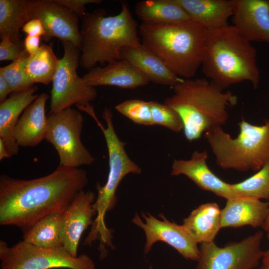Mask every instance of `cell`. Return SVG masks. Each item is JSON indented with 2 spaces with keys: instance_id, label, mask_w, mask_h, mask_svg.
Listing matches in <instances>:
<instances>
[{
  "instance_id": "38",
  "label": "cell",
  "mask_w": 269,
  "mask_h": 269,
  "mask_svg": "<svg viewBox=\"0 0 269 269\" xmlns=\"http://www.w3.org/2000/svg\"><path fill=\"white\" fill-rule=\"evenodd\" d=\"M267 236L269 239V235H268ZM262 262L263 265L269 266V248L266 251L264 252Z\"/></svg>"
},
{
  "instance_id": "15",
  "label": "cell",
  "mask_w": 269,
  "mask_h": 269,
  "mask_svg": "<svg viewBox=\"0 0 269 269\" xmlns=\"http://www.w3.org/2000/svg\"><path fill=\"white\" fill-rule=\"evenodd\" d=\"M232 1L233 26L238 31L250 42L269 43V0Z\"/></svg>"
},
{
  "instance_id": "26",
  "label": "cell",
  "mask_w": 269,
  "mask_h": 269,
  "mask_svg": "<svg viewBox=\"0 0 269 269\" xmlns=\"http://www.w3.org/2000/svg\"><path fill=\"white\" fill-rule=\"evenodd\" d=\"M62 213L50 214L36 222L24 231L23 241L42 248L62 247L61 241Z\"/></svg>"
},
{
  "instance_id": "2",
  "label": "cell",
  "mask_w": 269,
  "mask_h": 269,
  "mask_svg": "<svg viewBox=\"0 0 269 269\" xmlns=\"http://www.w3.org/2000/svg\"><path fill=\"white\" fill-rule=\"evenodd\" d=\"M256 50L233 25L207 30L202 71L206 78L221 89L248 81L256 89L260 74Z\"/></svg>"
},
{
  "instance_id": "14",
  "label": "cell",
  "mask_w": 269,
  "mask_h": 269,
  "mask_svg": "<svg viewBox=\"0 0 269 269\" xmlns=\"http://www.w3.org/2000/svg\"><path fill=\"white\" fill-rule=\"evenodd\" d=\"M96 198L93 191L83 190L62 213V245L74 257L78 256V246L83 232L92 225V219L96 216L93 207Z\"/></svg>"
},
{
  "instance_id": "8",
  "label": "cell",
  "mask_w": 269,
  "mask_h": 269,
  "mask_svg": "<svg viewBox=\"0 0 269 269\" xmlns=\"http://www.w3.org/2000/svg\"><path fill=\"white\" fill-rule=\"evenodd\" d=\"M0 269H95L87 255L72 256L63 247L42 248L21 241L9 247L0 241Z\"/></svg>"
},
{
  "instance_id": "31",
  "label": "cell",
  "mask_w": 269,
  "mask_h": 269,
  "mask_svg": "<svg viewBox=\"0 0 269 269\" xmlns=\"http://www.w3.org/2000/svg\"><path fill=\"white\" fill-rule=\"evenodd\" d=\"M149 104L153 125L163 126L176 133L183 129L180 116L172 108L156 101H149Z\"/></svg>"
},
{
  "instance_id": "20",
  "label": "cell",
  "mask_w": 269,
  "mask_h": 269,
  "mask_svg": "<svg viewBox=\"0 0 269 269\" xmlns=\"http://www.w3.org/2000/svg\"><path fill=\"white\" fill-rule=\"evenodd\" d=\"M38 87L32 86L23 91L14 92L0 104V138L12 156L17 154L19 146L13 135L19 116L38 96Z\"/></svg>"
},
{
  "instance_id": "1",
  "label": "cell",
  "mask_w": 269,
  "mask_h": 269,
  "mask_svg": "<svg viewBox=\"0 0 269 269\" xmlns=\"http://www.w3.org/2000/svg\"><path fill=\"white\" fill-rule=\"evenodd\" d=\"M88 183L80 168L60 165L52 172L30 180L0 176V225L25 231L40 219L62 213Z\"/></svg>"
},
{
  "instance_id": "7",
  "label": "cell",
  "mask_w": 269,
  "mask_h": 269,
  "mask_svg": "<svg viewBox=\"0 0 269 269\" xmlns=\"http://www.w3.org/2000/svg\"><path fill=\"white\" fill-rule=\"evenodd\" d=\"M238 125L240 132L236 138L222 127L208 130L204 137L219 167L242 172L259 171L269 161V119L256 126L242 118Z\"/></svg>"
},
{
  "instance_id": "23",
  "label": "cell",
  "mask_w": 269,
  "mask_h": 269,
  "mask_svg": "<svg viewBox=\"0 0 269 269\" xmlns=\"http://www.w3.org/2000/svg\"><path fill=\"white\" fill-rule=\"evenodd\" d=\"M221 210L215 202L201 204L183 220V226L197 243L214 242L221 227Z\"/></svg>"
},
{
  "instance_id": "19",
  "label": "cell",
  "mask_w": 269,
  "mask_h": 269,
  "mask_svg": "<svg viewBox=\"0 0 269 269\" xmlns=\"http://www.w3.org/2000/svg\"><path fill=\"white\" fill-rule=\"evenodd\" d=\"M49 98L45 93L39 95L19 118L13 131L19 146L34 147L45 138L48 127L45 105Z\"/></svg>"
},
{
  "instance_id": "32",
  "label": "cell",
  "mask_w": 269,
  "mask_h": 269,
  "mask_svg": "<svg viewBox=\"0 0 269 269\" xmlns=\"http://www.w3.org/2000/svg\"><path fill=\"white\" fill-rule=\"evenodd\" d=\"M25 50L23 43H14L6 36L1 38L0 43V60L14 61Z\"/></svg>"
},
{
  "instance_id": "40",
  "label": "cell",
  "mask_w": 269,
  "mask_h": 269,
  "mask_svg": "<svg viewBox=\"0 0 269 269\" xmlns=\"http://www.w3.org/2000/svg\"><path fill=\"white\" fill-rule=\"evenodd\" d=\"M259 269H269V266L263 265Z\"/></svg>"
},
{
  "instance_id": "39",
  "label": "cell",
  "mask_w": 269,
  "mask_h": 269,
  "mask_svg": "<svg viewBox=\"0 0 269 269\" xmlns=\"http://www.w3.org/2000/svg\"><path fill=\"white\" fill-rule=\"evenodd\" d=\"M262 228L267 233L268 235H269V212L268 217Z\"/></svg>"
},
{
  "instance_id": "18",
  "label": "cell",
  "mask_w": 269,
  "mask_h": 269,
  "mask_svg": "<svg viewBox=\"0 0 269 269\" xmlns=\"http://www.w3.org/2000/svg\"><path fill=\"white\" fill-rule=\"evenodd\" d=\"M269 212V203L238 195L227 199L221 210V227L238 228L246 225L262 227Z\"/></svg>"
},
{
  "instance_id": "33",
  "label": "cell",
  "mask_w": 269,
  "mask_h": 269,
  "mask_svg": "<svg viewBox=\"0 0 269 269\" xmlns=\"http://www.w3.org/2000/svg\"><path fill=\"white\" fill-rule=\"evenodd\" d=\"M72 12L77 14L80 18L86 12L85 6L88 4H98L101 0H55Z\"/></svg>"
},
{
  "instance_id": "6",
  "label": "cell",
  "mask_w": 269,
  "mask_h": 269,
  "mask_svg": "<svg viewBox=\"0 0 269 269\" xmlns=\"http://www.w3.org/2000/svg\"><path fill=\"white\" fill-rule=\"evenodd\" d=\"M89 115L95 121L104 136L108 151L109 171L105 184L101 186L97 183L96 185L98 194L93 207L96 216L84 243L91 245L99 239V249L104 250L106 247L113 246L111 231L106 225L105 217L107 212L115 206L117 188L125 176L130 173L140 174L141 169L129 157L125 149L126 143L117 135L113 124L111 110L105 108L102 113V117L106 122V128L97 118L94 111Z\"/></svg>"
},
{
  "instance_id": "25",
  "label": "cell",
  "mask_w": 269,
  "mask_h": 269,
  "mask_svg": "<svg viewBox=\"0 0 269 269\" xmlns=\"http://www.w3.org/2000/svg\"><path fill=\"white\" fill-rule=\"evenodd\" d=\"M33 0H0V37H8L14 43H22L19 31L31 19Z\"/></svg>"
},
{
  "instance_id": "37",
  "label": "cell",
  "mask_w": 269,
  "mask_h": 269,
  "mask_svg": "<svg viewBox=\"0 0 269 269\" xmlns=\"http://www.w3.org/2000/svg\"><path fill=\"white\" fill-rule=\"evenodd\" d=\"M11 156L7 150L4 141L1 138H0V160L1 161L4 158H8Z\"/></svg>"
},
{
  "instance_id": "29",
  "label": "cell",
  "mask_w": 269,
  "mask_h": 269,
  "mask_svg": "<svg viewBox=\"0 0 269 269\" xmlns=\"http://www.w3.org/2000/svg\"><path fill=\"white\" fill-rule=\"evenodd\" d=\"M29 54L24 50L10 64L0 68V74L8 83L12 92H17L33 86L25 71V63Z\"/></svg>"
},
{
  "instance_id": "22",
  "label": "cell",
  "mask_w": 269,
  "mask_h": 269,
  "mask_svg": "<svg viewBox=\"0 0 269 269\" xmlns=\"http://www.w3.org/2000/svg\"><path fill=\"white\" fill-rule=\"evenodd\" d=\"M192 20L207 30L228 25L232 16V0H175Z\"/></svg>"
},
{
  "instance_id": "35",
  "label": "cell",
  "mask_w": 269,
  "mask_h": 269,
  "mask_svg": "<svg viewBox=\"0 0 269 269\" xmlns=\"http://www.w3.org/2000/svg\"><path fill=\"white\" fill-rule=\"evenodd\" d=\"M40 37L28 35L25 37L23 46L25 50L29 55L35 53L40 48Z\"/></svg>"
},
{
  "instance_id": "28",
  "label": "cell",
  "mask_w": 269,
  "mask_h": 269,
  "mask_svg": "<svg viewBox=\"0 0 269 269\" xmlns=\"http://www.w3.org/2000/svg\"><path fill=\"white\" fill-rule=\"evenodd\" d=\"M230 186L238 195L269 200V161L251 177Z\"/></svg>"
},
{
  "instance_id": "13",
  "label": "cell",
  "mask_w": 269,
  "mask_h": 269,
  "mask_svg": "<svg viewBox=\"0 0 269 269\" xmlns=\"http://www.w3.org/2000/svg\"><path fill=\"white\" fill-rule=\"evenodd\" d=\"M31 19H39L47 38L55 37L69 41L79 48L81 43L79 17L55 0H34Z\"/></svg>"
},
{
  "instance_id": "16",
  "label": "cell",
  "mask_w": 269,
  "mask_h": 269,
  "mask_svg": "<svg viewBox=\"0 0 269 269\" xmlns=\"http://www.w3.org/2000/svg\"><path fill=\"white\" fill-rule=\"evenodd\" d=\"M208 155L206 150L195 151L189 160L174 159L171 175H184L201 189L226 200L238 196L232 191L230 184L222 180L209 169L206 163Z\"/></svg>"
},
{
  "instance_id": "34",
  "label": "cell",
  "mask_w": 269,
  "mask_h": 269,
  "mask_svg": "<svg viewBox=\"0 0 269 269\" xmlns=\"http://www.w3.org/2000/svg\"><path fill=\"white\" fill-rule=\"evenodd\" d=\"M21 31L28 35L44 36L45 30L41 21L33 18L27 21L22 27Z\"/></svg>"
},
{
  "instance_id": "21",
  "label": "cell",
  "mask_w": 269,
  "mask_h": 269,
  "mask_svg": "<svg viewBox=\"0 0 269 269\" xmlns=\"http://www.w3.org/2000/svg\"><path fill=\"white\" fill-rule=\"evenodd\" d=\"M122 59L137 69L150 82L173 87L183 79L175 75L159 57L141 44L123 48Z\"/></svg>"
},
{
  "instance_id": "5",
  "label": "cell",
  "mask_w": 269,
  "mask_h": 269,
  "mask_svg": "<svg viewBox=\"0 0 269 269\" xmlns=\"http://www.w3.org/2000/svg\"><path fill=\"white\" fill-rule=\"evenodd\" d=\"M207 29L193 20L141 22V45L159 57L177 76L192 78L201 65Z\"/></svg>"
},
{
  "instance_id": "24",
  "label": "cell",
  "mask_w": 269,
  "mask_h": 269,
  "mask_svg": "<svg viewBox=\"0 0 269 269\" xmlns=\"http://www.w3.org/2000/svg\"><path fill=\"white\" fill-rule=\"evenodd\" d=\"M135 13L142 22L169 23L192 20L175 0H145L135 5Z\"/></svg>"
},
{
  "instance_id": "27",
  "label": "cell",
  "mask_w": 269,
  "mask_h": 269,
  "mask_svg": "<svg viewBox=\"0 0 269 269\" xmlns=\"http://www.w3.org/2000/svg\"><path fill=\"white\" fill-rule=\"evenodd\" d=\"M59 60L52 46L42 44L37 52L27 58L26 73L33 84L47 85L53 79Z\"/></svg>"
},
{
  "instance_id": "4",
  "label": "cell",
  "mask_w": 269,
  "mask_h": 269,
  "mask_svg": "<svg viewBox=\"0 0 269 269\" xmlns=\"http://www.w3.org/2000/svg\"><path fill=\"white\" fill-rule=\"evenodd\" d=\"M104 9L86 12L81 17L79 64L88 71L122 59L123 48L141 45L137 23L125 1L121 10L106 16Z\"/></svg>"
},
{
  "instance_id": "36",
  "label": "cell",
  "mask_w": 269,
  "mask_h": 269,
  "mask_svg": "<svg viewBox=\"0 0 269 269\" xmlns=\"http://www.w3.org/2000/svg\"><path fill=\"white\" fill-rule=\"evenodd\" d=\"M12 92L11 88L3 75L0 74V102L5 101L8 94Z\"/></svg>"
},
{
  "instance_id": "30",
  "label": "cell",
  "mask_w": 269,
  "mask_h": 269,
  "mask_svg": "<svg viewBox=\"0 0 269 269\" xmlns=\"http://www.w3.org/2000/svg\"><path fill=\"white\" fill-rule=\"evenodd\" d=\"M115 109L135 123L145 126L153 125L149 101L128 100L116 106Z\"/></svg>"
},
{
  "instance_id": "10",
  "label": "cell",
  "mask_w": 269,
  "mask_h": 269,
  "mask_svg": "<svg viewBox=\"0 0 269 269\" xmlns=\"http://www.w3.org/2000/svg\"><path fill=\"white\" fill-rule=\"evenodd\" d=\"M45 139L55 148L59 165L78 168L94 163L95 158L81 140L84 118L77 110L69 108L48 114Z\"/></svg>"
},
{
  "instance_id": "3",
  "label": "cell",
  "mask_w": 269,
  "mask_h": 269,
  "mask_svg": "<svg viewBox=\"0 0 269 269\" xmlns=\"http://www.w3.org/2000/svg\"><path fill=\"white\" fill-rule=\"evenodd\" d=\"M173 94L163 103L175 110L189 141L200 138L208 130L222 127L228 118V107L238 102L236 95L224 92L207 78L183 79L173 87Z\"/></svg>"
},
{
  "instance_id": "17",
  "label": "cell",
  "mask_w": 269,
  "mask_h": 269,
  "mask_svg": "<svg viewBox=\"0 0 269 269\" xmlns=\"http://www.w3.org/2000/svg\"><path fill=\"white\" fill-rule=\"evenodd\" d=\"M81 78L86 84L94 87L111 86L131 89L150 82L144 75L124 59L109 63L105 66H97Z\"/></svg>"
},
{
  "instance_id": "11",
  "label": "cell",
  "mask_w": 269,
  "mask_h": 269,
  "mask_svg": "<svg viewBox=\"0 0 269 269\" xmlns=\"http://www.w3.org/2000/svg\"><path fill=\"white\" fill-rule=\"evenodd\" d=\"M263 236L260 231L223 247L214 242L202 243L196 269H254L264 253L261 247Z\"/></svg>"
},
{
  "instance_id": "12",
  "label": "cell",
  "mask_w": 269,
  "mask_h": 269,
  "mask_svg": "<svg viewBox=\"0 0 269 269\" xmlns=\"http://www.w3.org/2000/svg\"><path fill=\"white\" fill-rule=\"evenodd\" d=\"M141 216L135 214L133 219L134 224L144 231L146 236L144 253L149 252L152 245L157 241H162L174 248L181 255L187 260L198 261L200 250L197 242L183 225L168 221L163 214L159 215L160 220L150 214L142 213Z\"/></svg>"
},
{
  "instance_id": "9",
  "label": "cell",
  "mask_w": 269,
  "mask_h": 269,
  "mask_svg": "<svg viewBox=\"0 0 269 269\" xmlns=\"http://www.w3.org/2000/svg\"><path fill=\"white\" fill-rule=\"evenodd\" d=\"M64 54L59 59L52 80L49 114L71 108L75 104L81 110L92 105L97 96L95 87L86 84L78 76L76 69L80 57L79 48L69 41H62Z\"/></svg>"
}]
</instances>
